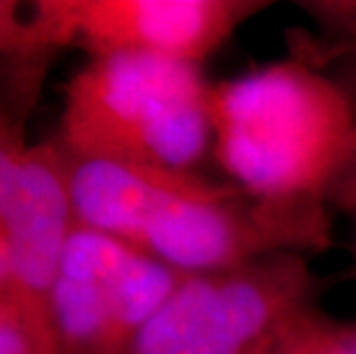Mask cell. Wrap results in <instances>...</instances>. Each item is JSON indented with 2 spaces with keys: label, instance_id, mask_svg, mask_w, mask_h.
<instances>
[{
  "label": "cell",
  "instance_id": "cell-1",
  "mask_svg": "<svg viewBox=\"0 0 356 354\" xmlns=\"http://www.w3.org/2000/svg\"><path fill=\"white\" fill-rule=\"evenodd\" d=\"M211 154L287 253L331 244L329 189L356 134V102L304 58L209 88Z\"/></svg>",
  "mask_w": 356,
  "mask_h": 354
},
{
  "label": "cell",
  "instance_id": "cell-2",
  "mask_svg": "<svg viewBox=\"0 0 356 354\" xmlns=\"http://www.w3.org/2000/svg\"><path fill=\"white\" fill-rule=\"evenodd\" d=\"M67 166L74 221L179 274L221 272L287 253L253 202L230 182L195 170L79 159L70 152Z\"/></svg>",
  "mask_w": 356,
  "mask_h": 354
},
{
  "label": "cell",
  "instance_id": "cell-3",
  "mask_svg": "<svg viewBox=\"0 0 356 354\" xmlns=\"http://www.w3.org/2000/svg\"><path fill=\"white\" fill-rule=\"evenodd\" d=\"M209 88L181 60L90 58L65 86L58 140L79 159L195 170L211 152Z\"/></svg>",
  "mask_w": 356,
  "mask_h": 354
},
{
  "label": "cell",
  "instance_id": "cell-4",
  "mask_svg": "<svg viewBox=\"0 0 356 354\" xmlns=\"http://www.w3.org/2000/svg\"><path fill=\"white\" fill-rule=\"evenodd\" d=\"M313 292L301 253L188 274L118 354H276L294 315L313 306Z\"/></svg>",
  "mask_w": 356,
  "mask_h": 354
},
{
  "label": "cell",
  "instance_id": "cell-5",
  "mask_svg": "<svg viewBox=\"0 0 356 354\" xmlns=\"http://www.w3.org/2000/svg\"><path fill=\"white\" fill-rule=\"evenodd\" d=\"M267 7L262 0H40L28 12L30 60L79 47L90 58L140 54L202 65Z\"/></svg>",
  "mask_w": 356,
  "mask_h": 354
},
{
  "label": "cell",
  "instance_id": "cell-6",
  "mask_svg": "<svg viewBox=\"0 0 356 354\" xmlns=\"http://www.w3.org/2000/svg\"><path fill=\"white\" fill-rule=\"evenodd\" d=\"M184 276L104 232L74 225L53 290L60 354H118Z\"/></svg>",
  "mask_w": 356,
  "mask_h": 354
},
{
  "label": "cell",
  "instance_id": "cell-7",
  "mask_svg": "<svg viewBox=\"0 0 356 354\" xmlns=\"http://www.w3.org/2000/svg\"><path fill=\"white\" fill-rule=\"evenodd\" d=\"M24 318L37 354H60L53 290L74 225L70 166L58 138L30 145L3 218Z\"/></svg>",
  "mask_w": 356,
  "mask_h": 354
},
{
  "label": "cell",
  "instance_id": "cell-8",
  "mask_svg": "<svg viewBox=\"0 0 356 354\" xmlns=\"http://www.w3.org/2000/svg\"><path fill=\"white\" fill-rule=\"evenodd\" d=\"M276 354H356V325L308 306L287 325Z\"/></svg>",
  "mask_w": 356,
  "mask_h": 354
},
{
  "label": "cell",
  "instance_id": "cell-9",
  "mask_svg": "<svg viewBox=\"0 0 356 354\" xmlns=\"http://www.w3.org/2000/svg\"><path fill=\"white\" fill-rule=\"evenodd\" d=\"M28 147L24 138V120L10 106L0 104V218L12 200Z\"/></svg>",
  "mask_w": 356,
  "mask_h": 354
},
{
  "label": "cell",
  "instance_id": "cell-10",
  "mask_svg": "<svg viewBox=\"0 0 356 354\" xmlns=\"http://www.w3.org/2000/svg\"><path fill=\"white\" fill-rule=\"evenodd\" d=\"M28 14L24 17L21 3H17V0H0V58H14L17 63H28Z\"/></svg>",
  "mask_w": 356,
  "mask_h": 354
},
{
  "label": "cell",
  "instance_id": "cell-11",
  "mask_svg": "<svg viewBox=\"0 0 356 354\" xmlns=\"http://www.w3.org/2000/svg\"><path fill=\"white\" fill-rule=\"evenodd\" d=\"M0 354H37L24 318L0 297Z\"/></svg>",
  "mask_w": 356,
  "mask_h": 354
},
{
  "label": "cell",
  "instance_id": "cell-12",
  "mask_svg": "<svg viewBox=\"0 0 356 354\" xmlns=\"http://www.w3.org/2000/svg\"><path fill=\"white\" fill-rule=\"evenodd\" d=\"M329 205L336 212L356 216V134L350 145V152H347L331 182Z\"/></svg>",
  "mask_w": 356,
  "mask_h": 354
},
{
  "label": "cell",
  "instance_id": "cell-13",
  "mask_svg": "<svg viewBox=\"0 0 356 354\" xmlns=\"http://www.w3.org/2000/svg\"><path fill=\"white\" fill-rule=\"evenodd\" d=\"M0 297H3L12 308H17V313L21 315V318H24V306H21L19 285H17V276H14V267H12V258H10V246H7V237H5L3 223H0ZM24 322H26V318H24Z\"/></svg>",
  "mask_w": 356,
  "mask_h": 354
},
{
  "label": "cell",
  "instance_id": "cell-14",
  "mask_svg": "<svg viewBox=\"0 0 356 354\" xmlns=\"http://www.w3.org/2000/svg\"><path fill=\"white\" fill-rule=\"evenodd\" d=\"M354 218V239H352V253H354V262H356V216Z\"/></svg>",
  "mask_w": 356,
  "mask_h": 354
}]
</instances>
